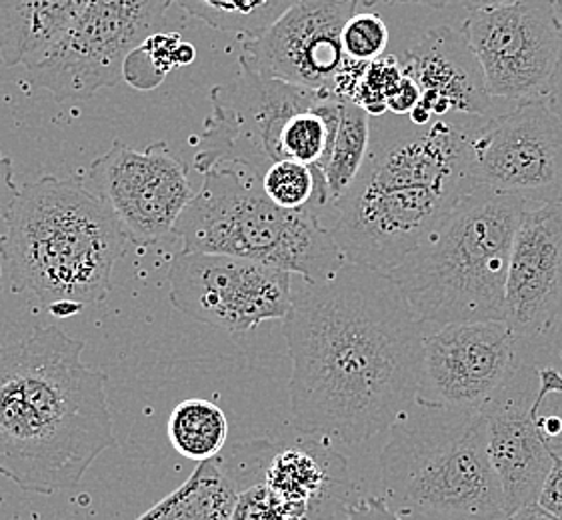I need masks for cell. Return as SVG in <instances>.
Returning <instances> with one entry per match:
<instances>
[{"instance_id": "obj_1", "label": "cell", "mask_w": 562, "mask_h": 520, "mask_svg": "<svg viewBox=\"0 0 562 520\" xmlns=\"http://www.w3.org/2000/svg\"><path fill=\"white\" fill-rule=\"evenodd\" d=\"M284 337L293 425L303 434L359 446L416 400L427 332L386 272L347 262L326 283H303Z\"/></svg>"}, {"instance_id": "obj_2", "label": "cell", "mask_w": 562, "mask_h": 520, "mask_svg": "<svg viewBox=\"0 0 562 520\" xmlns=\"http://www.w3.org/2000/svg\"><path fill=\"white\" fill-rule=\"evenodd\" d=\"M57 327L0 344V476L36 495L77 488L116 446L106 376Z\"/></svg>"}, {"instance_id": "obj_3", "label": "cell", "mask_w": 562, "mask_h": 520, "mask_svg": "<svg viewBox=\"0 0 562 520\" xmlns=\"http://www.w3.org/2000/svg\"><path fill=\"white\" fill-rule=\"evenodd\" d=\"M4 227L0 252L12 293L33 294L57 318L102 303L131 245L99 196L57 177L24 184Z\"/></svg>"}, {"instance_id": "obj_4", "label": "cell", "mask_w": 562, "mask_h": 520, "mask_svg": "<svg viewBox=\"0 0 562 520\" xmlns=\"http://www.w3.org/2000/svg\"><path fill=\"white\" fill-rule=\"evenodd\" d=\"M384 500L403 520H506L483 410L413 403L381 451Z\"/></svg>"}, {"instance_id": "obj_5", "label": "cell", "mask_w": 562, "mask_h": 520, "mask_svg": "<svg viewBox=\"0 0 562 520\" xmlns=\"http://www.w3.org/2000/svg\"><path fill=\"white\" fill-rule=\"evenodd\" d=\"M529 208L513 196L473 191L437 233L386 272L423 325L505 320L508 264Z\"/></svg>"}, {"instance_id": "obj_6", "label": "cell", "mask_w": 562, "mask_h": 520, "mask_svg": "<svg viewBox=\"0 0 562 520\" xmlns=\"http://www.w3.org/2000/svg\"><path fill=\"white\" fill-rule=\"evenodd\" d=\"M172 233L182 240V252L255 260L299 274L303 283H326L347 264L315 208H281L262 191L259 177L235 165L203 174Z\"/></svg>"}, {"instance_id": "obj_7", "label": "cell", "mask_w": 562, "mask_h": 520, "mask_svg": "<svg viewBox=\"0 0 562 520\" xmlns=\"http://www.w3.org/2000/svg\"><path fill=\"white\" fill-rule=\"evenodd\" d=\"M240 72L211 91L213 111L196 140L192 167L209 170L235 165L262 177L281 162V136L294 114L311 109L333 92L311 91L284 80L270 79L238 57Z\"/></svg>"}, {"instance_id": "obj_8", "label": "cell", "mask_w": 562, "mask_h": 520, "mask_svg": "<svg viewBox=\"0 0 562 520\" xmlns=\"http://www.w3.org/2000/svg\"><path fill=\"white\" fill-rule=\"evenodd\" d=\"M473 191L513 196L527 208L562 201V116L549 97L517 102L469 136Z\"/></svg>"}, {"instance_id": "obj_9", "label": "cell", "mask_w": 562, "mask_h": 520, "mask_svg": "<svg viewBox=\"0 0 562 520\" xmlns=\"http://www.w3.org/2000/svg\"><path fill=\"white\" fill-rule=\"evenodd\" d=\"M175 0H90L79 23L57 50L29 68L36 89L50 92L55 101H87L102 89L124 79L131 53L160 33Z\"/></svg>"}, {"instance_id": "obj_10", "label": "cell", "mask_w": 562, "mask_h": 520, "mask_svg": "<svg viewBox=\"0 0 562 520\" xmlns=\"http://www.w3.org/2000/svg\"><path fill=\"white\" fill-rule=\"evenodd\" d=\"M461 33L495 101L517 104L549 97L562 55L557 0H518L469 12Z\"/></svg>"}, {"instance_id": "obj_11", "label": "cell", "mask_w": 562, "mask_h": 520, "mask_svg": "<svg viewBox=\"0 0 562 520\" xmlns=\"http://www.w3.org/2000/svg\"><path fill=\"white\" fill-rule=\"evenodd\" d=\"M170 303L204 325L248 332L265 320L286 318L293 274L255 260L180 252L169 269Z\"/></svg>"}, {"instance_id": "obj_12", "label": "cell", "mask_w": 562, "mask_h": 520, "mask_svg": "<svg viewBox=\"0 0 562 520\" xmlns=\"http://www.w3.org/2000/svg\"><path fill=\"white\" fill-rule=\"evenodd\" d=\"M189 172L162 140L143 150L116 140L90 162L82 184L111 208L131 245L147 249L175 230L194 199Z\"/></svg>"}, {"instance_id": "obj_13", "label": "cell", "mask_w": 562, "mask_h": 520, "mask_svg": "<svg viewBox=\"0 0 562 520\" xmlns=\"http://www.w3.org/2000/svg\"><path fill=\"white\" fill-rule=\"evenodd\" d=\"M505 320L457 323L427 335L416 403L432 408H481L522 364Z\"/></svg>"}, {"instance_id": "obj_14", "label": "cell", "mask_w": 562, "mask_h": 520, "mask_svg": "<svg viewBox=\"0 0 562 520\" xmlns=\"http://www.w3.org/2000/svg\"><path fill=\"white\" fill-rule=\"evenodd\" d=\"M505 323L525 362L561 337L562 201L522 215L506 276Z\"/></svg>"}, {"instance_id": "obj_15", "label": "cell", "mask_w": 562, "mask_h": 520, "mask_svg": "<svg viewBox=\"0 0 562 520\" xmlns=\"http://www.w3.org/2000/svg\"><path fill=\"white\" fill-rule=\"evenodd\" d=\"M357 7L359 0H296L265 33L240 38V58L270 79L335 94L347 63L342 31Z\"/></svg>"}, {"instance_id": "obj_16", "label": "cell", "mask_w": 562, "mask_h": 520, "mask_svg": "<svg viewBox=\"0 0 562 520\" xmlns=\"http://www.w3.org/2000/svg\"><path fill=\"white\" fill-rule=\"evenodd\" d=\"M403 70L420 89V102L408 121L418 126L432 121L481 125L495 116V99L486 91L483 70L461 31L430 29L405 58Z\"/></svg>"}, {"instance_id": "obj_17", "label": "cell", "mask_w": 562, "mask_h": 520, "mask_svg": "<svg viewBox=\"0 0 562 520\" xmlns=\"http://www.w3.org/2000/svg\"><path fill=\"white\" fill-rule=\"evenodd\" d=\"M539 366L522 362L517 373L481 410L488 420L491 461L503 488L506 517L539 498L551 473L552 454L535 422Z\"/></svg>"}, {"instance_id": "obj_18", "label": "cell", "mask_w": 562, "mask_h": 520, "mask_svg": "<svg viewBox=\"0 0 562 520\" xmlns=\"http://www.w3.org/2000/svg\"><path fill=\"white\" fill-rule=\"evenodd\" d=\"M347 461L318 442H272L262 485L303 515L304 520L321 517V510L337 502L335 490L345 485Z\"/></svg>"}, {"instance_id": "obj_19", "label": "cell", "mask_w": 562, "mask_h": 520, "mask_svg": "<svg viewBox=\"0 0 562 520\" xmlns=\"http://www.w3.org/2000/svg\"><path fill=\"white\" fill-rule=\"evenodd\" d=\"M90 0H0L2 67H38L79 23Z\"/></svg>"}, {"instance_id": "obj_20", "label": "cell", "mask_w": 562, "mask_h": 520, "mask_svg": "<svg viewBox=\"0 0 562 520\" xmlns=\"http://www.w3.org/2000/svg\"><path fill=\"white\" fill-rule=\"evenodd\" d=\"M237 497V488L213 459L136 520H231Z\"/></svg>"}, {"instance_id": "obj_21", "label": "cell", "mask_w": 562, "mask_h": 520, "mask_svg": "<svg viewBox=\"0 0 562 520\" xmlns=\"http://www.w3.org/2000/svg\"><path fill=\"white\" fill-rule=\"evenodd\" d=\"M169 439L177 453L206 463L226 449L228 420L223 408L204 398H189L172 408Z\"/></svg>"}, {"instance_id": "obj_22", "label": "cell", "mask_w": 562, "mask_h": 520, "mask_svg": "<svg viewBox=\"0 0 562 520\" xmlns=\"http://www.w3.org/2000/svg\"><path fill=\"white\" fill-rule=\"evenodd\" d=\"M371 145V116L355 102L342 101L335 147L325 169L328 203L335 204L347 194L359 177Z\"/></svg>"}, {"instance_id": "obj_23", "label": "cell", "mask_w": 562, "mask_h": 520, "mask_svg": "<svg viewBox=\"0 0 562 520\" xmlns=\"http://www.w3.org/2000/svg\"><path fill=\"white\" fill-rule=\"evenodd\" d=\"M194 19L240 38L265 33L291 7L281 0H175Z\"/></svg>"}, {"instance_id": "obj_24", "label": "cell", "mask_w": 562, "mask_h": 520, "mask_svg": "<svg viewBox=\"0 0 562 520\" xmlns=\"http://www.w3.org/2000/svg\"><path fill=\"white\" fill-rule=\"evenodd\" d=\"M179 34L157 33L148 36L143 45L131 53L124 65V79L128 80L138 91H153L172 67L177 65L179 53Z\"/></svg>"}, {"instance_id": "obj_25", "label": "cell", "mask_w": 562, "mask_h": 520, "mask_svg": "<svg viewBox=\"0 0 562 520\" xmlns=\"http://www.w3.org/2000/svg\"><path fill=\"white\" fill-rule=\"evenodd\" d=\"M262 191L270 201L279 204L286 211H303L315 208L316 181L315 170L296 160H281L274 162L262 177H260Z\"/></svg>"}, {"instance_id": "obj_26", "label": "cell", "mask_w": 562, "mask_h": 520, "mask_svg": "<svg viewBox=\"0 0 562 520\" xmlns=\"http://www.w3.org/2000/svg\"><path fill=\"white\" fill-rule=\"evenodd\" d=\"M405 77L403 63L398 58L384 57L372 60L364 68V75L359 82L352 101L360 106L371 118H379L389 114V99Z\"/></svg>"}, {"instance_id": "obj_27", "label": "cell", "mask_w": 562, "mask_h": 520, "mask_svg": "<svg viewBox=\"0 0 562 520\" xmlns=\"http://www.w3.org/2000/svg\"><path fill=\"white\" fill-rule=\"evenodd\" d=\"M391 43L389 26L376 12H357L342 31L345 57L357 63H372L384 57Z\"/></svg>"}, {"instance_id": "obj_28", "label": "cell", "mask_w": 562, "mask_h": 520, "mask_svg": "<svg viewBox=\"0 0 562 520\" xmlns=\"http://www.w3.org/2000/svg\"><path fill=\"white\" fill-rule=\"evenodd\" d=\"M231 520H304V517L282 502L267 485H255L238 495Z\"/></svg>"}, {"instance_id": "obj_29", "label": "cell", "mask_w": 562, "mask_h": 520, "mask_svg": "<svg viewBox=\"0 0 562 520\" xmlns=\"http://www.w3.org/2000/svg\"><path fill=\"white\" fill-rule=\"evenodd\" d=\"M338 520H403L394 512L384 497H364L347 502Z\"/></svg>"}, {"instance_id": "obj_30", "label": "cell", "mask_w": 562, "mask_h": 520, "mask_svg": "<svg viewBox=\"0 0 562 520\" xmlns=\"http://www.w3.org/2000/svg\"><path fill=\"white\" fill-rule=\"evenodd\" d=\"M537 502L562 519V456H552L551 473L544 478Z\"/></svg>"}, {"instance_id": "obj_31", "label": "cell", "mask_w": 562, "mask_h": 520, "mask_svg": "<svg viewBox=\"0 0 562 520\" xmlns=\"http://www.w3.org/2000/svg\"><path fill=\"white\" fill-rule=\"evenodd\" d=\"M19 196H21V189L14 181L12 160L0 150V221L2 223L11 213L14 203L19 201Z\"/></svg>"}, {"instance_id": "obj_32", "label": "cell", "mask_w": 562, "mask_h": 520, "mask_svg": "<svg viewBox=\"0 0 562 520\" xmlns=\"http://www.w3.org/2000/svg\"><path fill=\"white\" fill-rule=\"evenodd\" d=\"M418 102H420V89L415 80L405 75L389 99V113L394 116H408L418 106Z\"/></svg>"}, {"instance_id": "obj_33", "label": "cell", "mask_w": 562, "mask_h": 520, "mask_svg": "<svg viewBox=\"0 0 562 520\" xmlns=\"http://www.w3.org/2000/svg\"><path fill=\"white\" fill-rule=\"evenodd\" d=\"M506 520H562L559 517H554L552 512L547 509H542L539 502H530L525 505L522 509H518L517 512H513L510 517H506Z\"/></svg>"}, {"instance_id": "obj_34", "label": "cell", "mask_w": 562, "mask_h": 520, "mask_svg": "<svg viewBox=\"0 0 562 520\" xmlns=\"http://www.w3.org/2000/svg\"><path fill=\"white\" fill-rule=\"evenodd\" d=\"M557 7H559V16H561L562 23V0H557ZM549 102H551L552 109L562 116V55L559 68H557V75H554V79H552Z\"/></svg>"}, {"instance_id": "obj_35", "label": "cell", "mask_w": 562, "mask_h": 520, "mask_svg": "<svg viewBox=\"0 0 562 520\" xmlns=\"http://www.w3.org/2000/svg\"><path fill=\"white\" fill-rule=\"evenodd\" d=\"M364 7H374V4H425L428 9L440 11L449 4L450 0H360Z\"/></svg>"}, {"instance_id": "obj_36", "label": "cell", "mask_w": 562, "mask_h": 520, "mask_svg": "<svg viewBox=\"0 0 562 520\" xmlns=\"http://www.w3.org/2000/svg\"><path fill=\"white\" fill-rule=\"evenodd\" d=\"M462 7L469 12L474 11H488V9H496V7H506V4H513L518 0H459Z\"/></svg>"}, {"instance_id": "obj_37", "label": "cell", "mask_w": 562, "mask_h": 520, "mask_svg": "<svg viewBox=\"0 0 562 520\" xmlns=\"http://www.w3.org/2000/svg\"><path fill=\"white\" fill-rule=\"evenodd\" d=\"M194 58H196V48L189 45V43H180L179 53H177V65L187 67V65H191Z\"/></svg>"}, {"instance_id": "obj_38", "label": "cell", "mask_w": 562, "mask_h": 520, "mask_svg": "<svg viewBox=\"0 0 562 520\" xmlns=\"http://www.w3.org/2000/svg\"><path fill=\"white\" fill-rule=\"evenodd\" d=\"M0 249H2V235H0ZM0 262H2V252H0ZM0 276H2V264H0Z\"/></svg>"}, {"instance_id": "obj_39", "label": "cell", "mask_w": 562, "mask_h": 520, "mask_svg": "<svg viewBox=\"0 0 562 520\" xmlns=\"http://www.w3.org/2000/svg\"><path fill=\"white\" fill-rule=\"evenodd\" d=\"M0 67H2V60H0Z\"/></svg>"}, {"instance_id": "obj_40", "label": "cell", "mask_w": 562, "mask_h": 520, "mask_svg": "<svg viewBox=\"0 0 562 520\" xmlns=\"http://www.w3.org/2000/svg\"><path fill=\"white\" fill-rule=\"evenodd\" d=\"M561 361H562V351H561Z\"/></svg>"}]
</instances>
